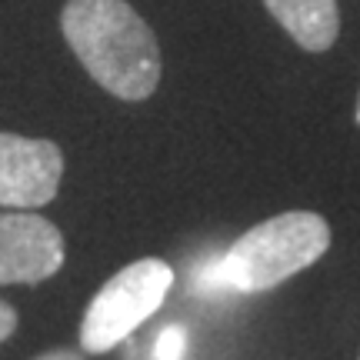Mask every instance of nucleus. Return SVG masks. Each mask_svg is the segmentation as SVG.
<instances>
[{"instance_id": "obj_3", "label": "nucleus", "mask_w": 360, "mask_h": 360, "mask_svg": "<svg viewBox=\"0 0 360 360\" xmlns=\"http://www.w3.org/2000/svg\"><path fill=\"white\" fill-rule=\"evenodd\" d=\"M174 287V270L157 257L134 260L114 274L90 300L80 323V347L87 354H107L120 340H127L157 307L167 300Z\"/></svg>"}, {"instance_id": "obj_8", "label": "nucleus", "mask_w": 360, "mask_h": 360, "mask_svg": "<svg viewBox=\"0 0 360 360\" xmlns=\"http://www.w3.org/2000/svg\"><path fill=\"white\" fill-rule=\"evenodd\" d=\"M193 290L197 294H220V290H227L224 270H220V257L204 260L200 267L193 270Z\"/></svg>"}, {"instance_id": "obj_9", "label": "nucleus", "mask_w": 360, "mask_h": 360, "mask_svg": "<svg viewBox=\"0 0 360 360\" xmlns=\"http://www.w3.org/2000/svg\"><path fill=\"white\" fill-rule=\"evenodd\" d=\"M13 330H17V310H13L11 304H4V300H0V344H4Z\"/></svg>"}, {"instance_id": "obj_11", "label": "nucleus", "mask_w": 360, "mask_h": 360, "mask_svg": "<svg viewBox=\"0 0 360 360\" xmlns=\"http://www.w3.org/2000/svg\"><path fill=\"white\" fill-rule=\"evenodd\" d=\"M357 124H360V103H357Z\"/></svg>"}, {"instance_id": "obj_7", "label": "nucleus", "mask_w": 360, "mask_h": 360, "mask_svg": "<svg viewBox=\"0 0 360 360\" xmlns=\"http://www.w3.org/2000/svg\"><path fill=\"white\" fill-rule=\"evenodd\" d=\"M187 354V330L180 323H170L157 334V347H154V357L157 360H184Z\"/></svg>"}, {"instance_id": "obj_5", "label": "nucleus", "mask_w": 360, "mask_h": 360, "mask_svg": "<svg viewBox=\"0 0 360 360\" xmlns=\"http://www.w3.org/2000/svg\"><path fill=\"white\" fill-rule=\"evenodd\" d=\"M64 267V237L30 210L0 214V283H40Z\"/></svg>"}, {"instance_id": "obj_2", "label": "nucleus", "mask_w": 360, "mask_h": 360, "mask_svg": "<svg viewBox=\"0 0 360 360\" xmlns=\"http://www.w3.org/2000/svg\"><path fill=\"white\" fill-rule=\"evenodd\" d=\"M330 247V227L314 210H287L240 233V240L220 257L227 290L257 294L283 283Z\"/></svg>"}, {"instance_id": "obj_1", "label": "nucleus", "mask_w": 360, "mask_h": 360, "mask_svg": "<svg viewBox=\"0 0 360 360\" xmlns=\"http://www.w3.org/2000/svg\"><path fill=\"white\" fill-rule=\"evenodd\" d=\"M60 30L107 94L120 101H147L157 90L160 47L154 30L127 0H67Z\"/></svg>"}, {"instance_id": "obj_10", "label": "nucleus", "mask_w": 360, "mask_h": 360, "mask_svg": "<svg viewBox=\"0 0 360 360\" xmlns=\"http://www.w3.org/2000/svg\"><path fill=\"white\" fill-rule=\"evenodd\" d=\"M34 360H84V357H80L77 350H51V354H40Z\"/></svg>"}, {"instance_id": "obj_6", "label": "nucleus", "mask_w": 360, "mask_h": 360, "mask_svg": "<svg viewBox=\"0 0 360 360\" xmlns=\"http://www.w3.org/2000/svg\"><path fill=\"white\" fill-rule=\"evenodd\" d=\"M274 20L304 47V51H327L340 34V11L337 0H264Z\"/></svg>"}, {"instance_id": "obj_4", "label": "nucleus", "mask_w": 360, "mask_h": 360, "mask_svg": "<svg viewBox=\"0 0 360 360\" xmlns=\"http://www.w3.org/2000/svg\"><path fill=\"white\" fill-rule=\"evenodd\" d=\"M64 154L51 141L0 134V207H44L60 191Z\"/></svg>"}]
</instances>
